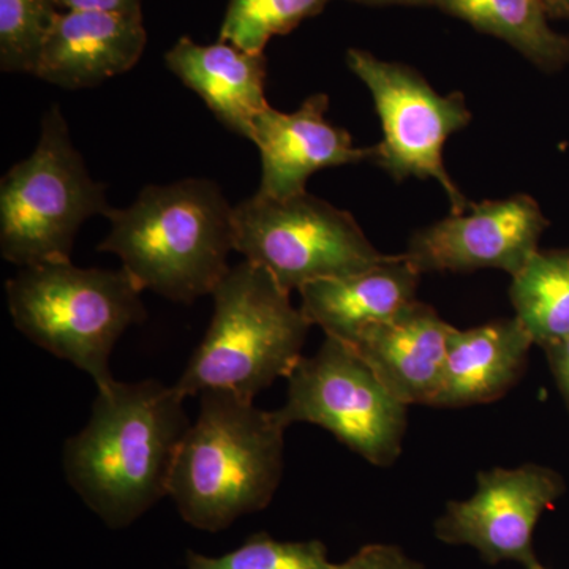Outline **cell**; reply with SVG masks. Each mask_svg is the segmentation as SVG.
Returning a JSON list of instances; mask_svg holds the SVG:
<instances>
[{
  "label": "cell",
  "instance_id": "obj_1",
  "mask_svg": "<svg viewBox=\"0 0 569 569\" xmlns=\"http://www.w3.org/2000/svg\"><path fill=\"white\" fill-rule=\"evenodd\" d=\"M186 399L156 380L97 389L88 425L63 447L71 489L110 529H126L168 496L187 430Z\"/></svg>",
  "mask_w": 569,
  "mask_h": 569
},
{
  "label": "cell",
  "instance_id": "obj_2",
  "mask_svg": "<svg viewBox=\"0 0 569 569\" xmlns=\"http://www.w3.org/2000/svg\"><path fill=\"white\" fill-rule=\"evenodd\" d=\"M279 411L228 389H206L187 430L168 497L194 529L227 530L242 516L263 511L283 477L284 432Z\"/></svg>",
  "mask_w": 569,
  "mask_h": 569
},
{
  "label": "cell",
  "instance_id": "obj_3",
  "mask_svg": "<svg viewBox=\"0 0 569 569\" xmlns=\"http://www.w3.org/2000/svg\"><path fill=\"white\" fill-rule=\"evenodd\" d=\"M100 252L114 253L142 291L192 305L212 295L231 266L234 206L216 182L148 186L129 208L111 209Z\"/></svg>",
  "mask_w": 569,
  "mask_h": 569
},
{
  "label": "cell",
  "instance_id": "obj_4",
  "mask_svg": "<svg viewBox=\"0 0 569 569\" xmlns=\"http://www.w3.org/2000/svg\"><path fill=\"white\" fill-rule=\"evenodd\" d=\"M211 296V323L174 387L186 397L228 389L254 400L293 372L312 325L274 277L249 261L231 266Z\"/></svg>",
  "mask_w": 569,
  "mask_h": 569
},
{
  "label": "cell",
  "instance_id": "obj_5",
  "mask_svg": "<svg viewBox=\"0 0 569 569\" xmlns=\"http://www.w3.org/2000/svg\"><path fill=\"white\" fill-rule=\"evenodd\" d=\"M6 291L14 328L88 373L97 389L114 381L110 358L123 332L148 318L142 290L123 268L50 261L20 268Z\"/></svg>",
  "mask_w": 569,
  "mask_h": 569
},
{
  "label": "cell",
  "instance_id": "obj_6",
  "mask_svg": "<svg viewBox=\"0 0 569 569\" xmlns=\"http://www.w3.org/2000/svg\"><path fill=\"white\" fill-rule=\"evenodd\" d=\"M107 187L89 173L61 107L44 112L36 151L0 181V253L28 268L70 261L86 220L111 211Z\"/></svg>",
  "mask_w": 569,
  "mask_h": 569
},
{
  "label": "cell",
  "instance_id": "obj_7",
  "mask_svg": "<svg viewBox=\"0 0 569 569\" xmlns=\"http://www.w3.org/2000/svg\"><path fill=\"white\" fill-rule=\"evenodd\" d=\"M234 252L266 269L288 293L366 271L387 257L351 212L309 192L288 198L254 193L234 206Z\"/></svg>",
  "mask_w": 569,
  "mask_h": 569
},
{
  "label": "cell",
  "instance_id": "obj_8",
  "mask_svg": "<svg viewBox=\"0 0 569 569\" xmlns=\"http://www.w3.org/2000/svg\"><path fill=\"white\" fill-rule=\"evenodd\" d=\"M287 380V400L277 411L288 427H323L377 467H391L402 455L407 406L347 343L325 337L317 353L302 356Z\"/></svg>",
  "mask_w": 569,
  "mask_h": 569
},
{
  "label": "cell",
  "instance_id": "obj_9",
  "mask_svg": "<svg viewBox=\"0 0 569 569\" xmlns=\"http://www.w3.org/2000/svg\"><path fill=\"white\" fill-rule=\"evenodd\" d=\"M347 66L372 93L383 130V140L373 146L372 163L397 182L433 179L447 193L451 213L467 212L471 201L452 181L443 160L445 142L471 122L466 96H441L413 67L358 48L347 51Z\"/></svg>",
  "mask_w": 569,
  "mask_h": 569
},
{
  "label": "cell",
  "instance_id": "obj_10",
  "mask_svg": "<svg viewBox=\"0 0 569 569\" xmlns=\"http://www.w3.org/2000/svg\"><path fill=\"white\" fill-rule=\"evenodd\" d=\"M563 492V478L548 467L527 463L479 471L473 496L449 501L436 522V537L477 549L489 565L516 561L526 569H548L535 553L533 531Z\"/></svg>",
  "mask_w": 569,
  "mask_h": 569
},
{
  "label": "cell",
  "instance_id": "obj_11",
  "mask_svg": "<svg viewBox=\"0 0 569 569\" xmlns=\"http://www.w3.org/2000/svg\"><path fill=\"white\" fill-rule=\"evenodd\" d=\"M549 220L527 193L471 203L417 231L403 253L421 274L498 269L515 277L539 250Z\"/></svg>",
  "mask_w": 569,
  "mask_h": 569
},
{
  "label": "cell",
  "instance_id": "obj_12",
  "mask_svg": "<svg viewBox=\"0 0 569 569\" xmlns=\"http://www.w3.org/2000/svg\"><path fill=\"white\" fill-rule=\"evenodd\" d=\"M329 97L313 93L293 112L268 108L253 122L252 142L261 157L257 193L288 198L307 192L310 176L326 168L372 162L373 148H356L347 130L326 119Z\"/></svg>",
  "mask_w": 569,
  "mask_h": 569
},
{
  "label": "cell",
  "instance_id": "obj_13",
  "mask_svg": "<svg viewBox=\"0 0 569 569\" xmlns=\"http://www.w3.org/2000/svg\"><path fill=\"white\" fill-rule=\"evenodd\" d=\"M148 43L142 13L61 10L33 77L63 89H88L132 70Z\"/></svg>",
  "mask_w": 569,
  "mask_h": 569
},
{
  "label": "cell",
  "instance_id": "obj_14",
  "mask_svg": "<svg viewBox=\"0 0 569 569\" xmlns=\"http://www.w3.org/2000/svg\"><path fill=\"white\" fill-rule=\"evenodd\" d=\"M452 331L455 326L415 299L388 320L367 328L350 347L397 400L407 407L432 406Z\"/></svg>",
  "mask_w": 569,
  "mask_h": 569
},
{
  "label": "cell",
  "instance_id": "obj_15",
  "mask_svg": "<svg viewBox=\"0 0 569 569\" xmlns=\"http://www.w3.org/2000/svg\"><path fill=\"white\" fill-rule=\"evenodd\" d=\"M421 276L406 254H387L366 271L306 284L299 290L301 310L326 337L351 346L367 328L415 301Z\"/></svg>",
  "mask_w": 569,
  "mask_h": 569
},
{
  "label": "cell",
  "instance_id": "obj_16",
  "mask_svg": "<svg viewBox=\"0 0 569 569\" xmlns=\"http://www.w3.org/2000/svg\"><path fill=\"white\" fill-rule=\"evenodd\" d=\"M164 62L227 129L252 140L254 119L269 107L264 54H253L228 41L200 44L181 37L164 54Z\"/></svg>",
  "mask_w": 569,
  "mask_h": 569
},
{
  "label": "cell",
  "instance_id": "obj_17",
  "mask_svg": "<svg viewBox=\"0 0 569 569\" xmlns=\"http://www.w3.org/2000/svg\"><path fill=\"white\" fill-rule=\"evenodd\" d=\"M533 343L518 317L466 331L455 328L440 391L430 407L481 406L500 399L522 377Z\"/></svg>",
  "mask_w": 569,
  "mask_h": 569
},
{
  "label": "cell",
  "instance_id": "obj_18",
  "mask_svg": "<svg viewBox=\"0 0 569 569\" xmlns=\"http://www.w3.org/2000/svg\"><path fill=\"white\" fill-rule=\"evenodd\" d=\"M430 7L503 40L538 69L569 66V37L550 28L542 0H432Z\"/></svg>",
  "mask_w": 569,
  "mask_h": 569
},
{
  "label": "cell",
  "instance_id": "obj_19",
  "mask_svg": "<svg viewBox=\"0 0 569 569\" xmlns=\"http://www.w3.org/2000/svg\"><path fill=\"white\" fill-rule=\"evenodd\" d=\"M512 309L539 347L569 337V247L538 250L512 277Z\"/></svg>",
  "mask_w": 569,
  "mask_h": 569
},
{
  "label": "cell",
  "instance_id": "obj_20",
  "mask_svg": "<svg viewBox=\"0 0 569 569\" xmlns=\"http://www.w3.org/2000/svg\"><path fill=\"white\" fill-rule=\"evenodd\" d=\"M331 0H230L220 39L241 50L263 54L266 44L317 17Z\"/></svg>",
  "mask_w": 569,
  "mask_h": 569
},
{
  "label": "cell",
  "instance_id": "obj_21",
  "mask_svg": "<svg viewBox=\"0 0 569 569\" xmlns=\"http://www.w3.org/2000/svg\"><path fill=\"white\" fill-rule=\"evenodd\" d=\"M61 7L58 0H0V69L33 74Z\"/></svg>",
  "mask_w": 569,
  "mask_h": 569
},
{
  "label": "cell",
  "instance_id": "obj_22",
  "mask_svg": "<svg viewBox=\"0 0 569 569\" xmlns=\"http://www.w3.org/2000/svg\"><path fill=\"white\" fill-rule=\"evenodd\" d=\"M186 569H336V565L321 541H279L261 531L223 556L189 550Z\"/></svg>",
  "mask_w": 569,
  "mask_h": 569
},
{
  "label": "cell",
  "instance_id": "obj_23",
  "mask_svg": "<svg viewBox=\"0 0 569 569\" xmlns=\"http://www.w3.org/2000/svg\"><path fill=\"white\" fill-rule=\"evenodd\" d=\"M336 569H425V567L411 560L397 546L369 545L359 549L343 563L336 565Z\"/></svg>",
  "mask_w": 569,
  "mask_h": 569
},
{
  "label": "cell",
  "instance_id": "obj_24",
  "mask_svg": "<svg viewBox=\"0 0 569 569\" xmlns=\"http://www.w3.org/2000/svg\"><path fill=\"white\" fill-rule=\"evenodd\" d=\"M542 348L548 355L550 370L556 377L557 385H559L561 396H563L569 410V337Z\"/></svg>",
  "mask_w": 569,
  "mask_h": 569
},
{
  "label": "cell",
  "instance_id": "obj_25",
  "mask_svg": "<svg viewBox=\"0 0 569 569\" xmlns=\"http://www.w3.org/2000/svg\"><path fill=\"white\" fill-rule=\"evenodd\" d=\"M61 10H100L142 13L141 0H58Z\"/></svg>",
  "mask_w": 569,
  "mask_h": 569
},
{
  "label": "cell",
  "instance_id": "obj_26",
  "mask_svg": "<svg viewBox=\"0 0 569 569\" xmlns=\"http://www.w3.org/2000/svg\"><path fill=\"white\" fill-rule=\"evenodd\" d=\"M355 2L367 3V6H432V0H355Z\"/></svg>",
  "mask_w": 569,
  "mask_h": 569
},
{
  "label": "cell",
  "instance_id": "obj_27",
  "mask_svg": "<svg viewBox=\"0 0 569 569\" xmlns=\"http://www.w3.org/2000/svg\"><path fill=\"white\" fill-rule=\"evenodd\" d=\"M550 17L569 18V0H542Z\"/></svg>",
  "mask_w": 569,
  "mask_h": 569
}]
</instances>
